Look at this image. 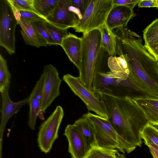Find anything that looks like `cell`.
<instances>
[{"label":"cell","mask_w":158,"mask_h":158,"mask_svg":"<svg viewBox=\"0 0 158 158\" xmlns=\"http://www.w3.org/2000/svg\"><path fill=\"white\" fill-rule=\"evenodd\" d=\"M18 24L8 0H0V46L10 55L15 53V31Z\"/></svg>","instance_id":"obj_6"},{"label":"cell","mask_w":158,"mask_h":158,"mask_svg":"<svg viewBox=\"0 0 158 158\" xmlns=\"http://www.w3.org/2000/svg\"><path fill=\"white\" fill-rule=\"evenodd\" d=\"M138 6L139 7H156L155 0H139Z\"/></svg>","instance_id":"obj_33"},{"label":"cell","mask_w":158,"mask_h":158,"mask_svg":"<svg viewBox=\"0 0 158 158\" xmlns=\"http://www.w3.org/2000/svg\"><path fill=\"white\" fill-rule=\"evenodd\" d=\"M43 80L44 75L42 73L29 96L27 124L33 130H35L37 119L39 114L43 112L42 111V90Z\"/></svg>","instance_id":"obj_14"},{"label":"cell","mask_w":158,"mask_h":158,"mask_svg":"<svg viewBox=\"0 0 158 158\" xmlns=\"http://www.w3.org/2000/svg\"><path fill=\"white\" fill-rule=\"evenodd\" d=\"M144 45L158 44V18L149 24L143 31Z\"/></svg>","instance_id":"obj_24"},{"label":"cell","mask_w":158,"mask_h":158,"mask_svg":"<svg viewBox=\"0 0 158 158\" xmlns=\"http://www.w3.org/2000/svg\"><path fill=\"white\" fill-rule=\"evenodd\" d=\"M44 23L56 45H60L63 39L69 35L68 29H63L57 27L45 19L44 20Z\"/></svg>","instance_id":"obj_26"},{"label":"cell","mask_w":158,"mask_h":158,"mask_svg":"<svg viewBox=\"0 0 158 158\" xmlns=\"http://www.w3.org/2000/svg\"><path fill=\"white\" fill-rule=\"evenodd\" d=\"M116 52L125 59L135 84L147 96L158 98V62L143 44L141 37L130 35L122 38Z\"/></svg>","instance_id":"obj_1"},{"label":"cell","mask_w":158,"mask_h":158,"mask_svg":"<svg viewBox=\"0 0 158 158\" xmlns=\"http://www.w3.org/2000/svg\"><path fill=\"white\" fill-rule=\"evenodd\" d=\"M44 80L42 90V111H46L54 100L60 95L62 80L56 68L49 64L44 66Z\"/></svg>","instance_id":"obj_10"},{"label":"cell","mask_w":158,"mask_h":158,"mask_svg":"<svg viewBox=\"0 0 158 158\" xmlns=\"http://www.w3.org/2000/svg\"><path fill=\"white\" fill-rule=\"evenodd\" d=\"M11 75L9 70L6 60L0 54V91H3L10 86Z\"/></svg>","instance_id":"obj_25"},{"label":"cell","mask_w":158,"mask_h":158,"mask_svg":"<svg viewBox=\"0 0 158 158\" xmlns=\"http://www.w3.org/2000/svg\"><path fill=\"white\" fill-rule=\"evenodd\" d=\"M81 18L80 11L72 6L71 0H59L55 9L45 20L57 27L68 29L75 27Z\"/></svg>","instance_id":"obj_9"},{"label":"cell","mask_w":158,"mask_h":158,"mask_svg":"<svg viewBox=\"0 0 158 158\" xmlns=\"http://www.w3.org/2000/svg\"><path fill=\"white\" fill-rule=\"evenodd\" d=\"M144 45L149 53L158 61V44Z\"/></svg>","instance_id":"obj_32"},{"label":"cell","mask_w":158,"mask_h":158,"mask_svg":"<svg viewBox=\"0 0 158 158\" xmlns=\"http://www.w3.org/2000/svg\"><path fill=\"white\" fill-rule=\"evenodd\" d=\"M132 99L142 111L148 122L158 126V98L144 96Z\"/></svg>","instance_id":"obj_16"},{"label":"cell","mask_w":158,"mask_h":158,"mask_svg":"<svg viewBox=\"0 0 158 158\" xmlns=\"http://www.w3.org/2000/svg\"><path fill=\"white\" fill-rule=\"evenodd\" d=\"M148 147L153 158H158V146L154 143H151Z\"/></svg>","instance_id":"obj_34"},{"label":"cell","mask_w":158,"mask_h":158,"mask_svg":"<svg viewBox=\"0 0 158 158\" xmlns=\"http://www.w3.org/2000/svg\"><path fill=\"white\" fill-rule=\"evenodd\" d=\"M119 153L117 149L96 146L89 150L83 158H117Z\"/></svg>","instance_id":"obj_21"},{"label":"cell","mask_w":158,"mask_h":158,"mask_svg":"<svg viewBox=\"0 0 158 158\" xmlns=\"http://www.w3.org/2000/svg\"><path fill=\"white\" fill-rule=\"evenodd\" d=\"M44 19L40 18L36 19L31 22L36 30L47 42L48 46L56 45L49 31L44 23Z\"/></svg>","instance_id":"obj_27"},{"label":"cell","mask_w":158,"mask_h":158,"mask_svg":"<svg viewBox=\"0 0 158 158\" xmlns=\"http://www.w3.org/2000/svg\"><path fill=\"white\" fill-rule=\"evenodd\" d=\"M108 64L110 71L112 72L124 73L129 75L127 63L122 55L118 57L115 56H109Z\"/></svg>","instance_id":"obj_22"},{"label":"cell","mask_w":158,"mask_h":158,"mask_svg":"<svg viewBox=\"0 0 158 158\" xmlns=\"http://www.w3.org/2000/svg\"><path fill=\"white\" fill-rule=\"evenodd\" d=\"M96 94L104 103L108 119L118 134L134 148L141 147V132L149 122L132 98L117 96L107 91Z\"/></svg>","instance_id":"obj_2"},{"label":"cell","mask_w":158,"mask_h":158,"mask_svg":"<svg viewBox=\"0 0 158 158\" xmlns=\"http://www.w3.org/2000/svg\"><path fill=\"white\" fill-rule=\"evenodd\" d=\"M60 46L70 60L79 69L81 51V38L70 33L62 40Z\"/></svg>","instance_id":"obj_15"},{"label":"cell","mask_w":158,"mask_h":158,"mask_svg":"<svg viewBox=\"0 0 158 158\" xmlns=\"http://www.w3.org/2000/svg\"><path fill=\"white\" fill-rule=\"evenodd\" d=\"M63 80L74 94L84 102L89 111H93L97 115L108 118L104 103L97 94L85 87L79 77H75L68 73L63 76Z\"/></svg>","instance_id":"obj_7"},{"label":"cell","mask_w":158,"mask_h":158,"mask_svg":"<svg viewBox=\"0 0 158 158\" xmlns=\"http://www.w3.org/2000/svg\"><path fill=\"white\" fill-rule=\"evenodd\" d=\"M8 0L13 8L20 10L31 11L40 15L34 7V0Z\"/></svg>","instance_id":"obj_28"},{"label":"cell","mask_w":158,"mask_h":158,"mask_svg":"<svg viewBox=\"0 0 158 158\" xmlns=\"http://www.w3.org/2000/svg\"><path fill=\"white\" fill-rule=\"evenodd\" d=\"M64 135L68 142V152L72 158H83L87 152L84 139L77 127L73 124L66 127Z\"/></svg>","instance_id":"obj_12"},{"label":"cell","mask_w":158,"mask_h":158,"mask_svg":"<svg viewBox=\"0 0 158 158\" xmlns=\"http://www.w3.org/2000/svg\"><path fill=\"white\" fill-rule=\"evenodd\" d=\"M99 29L102 35V46L110 56H115L116 35L106 23Z\"/></svg>","instance_id":"obj_19"},{"label":"cell","mask_w":158,"mask_h":158,"mask_svg":"<svg viewBox=\"0 0 158 158\" xmlns=\"http://www.w3.org/2000/svg\"><path fill=\"white\" fill-rule=\"evenodd\" d=\"M141 136L144 144L147 146L151 143L158 146V129L156 126L148 123L142 130Z\"/></svg>","instance_id":"obj_23"},{"label":"cell","mask_w":158,"mask_h":158,"mask_svg":"<svg viewBox=\"0 0 158 158\" xmlns=\"http://www.w3.org/2000/svg\"><path fill=\"white\" fill-rule=\"evenodd\" d=\"M59 0H34V7L44 19L48 16L57 6Z\"/></svg>","instance_id":"obj_20"},{"label":"cell","mask_w":158,"mask_h":158,"mask_svg":"<svg viewBox=\"0 0 158 158\" xmlns=\"http://www.w3.org/2000/svg\"><path fill=\"white\" fill-rule=\"evenodd\" d=\"M81 38L79 77L85 87L92 91L95 65L102 46V35L99 29L83 34Z\"/></svg>","instance_id":"obj_3"},{"label":"cell","mask_w":158,"mask_h":158,"mask_svg":"<svg viewBox=\"0 0 158 158\" xmlns=\"http://www.w3.org/2000/svg\"><path fill=\"white\" fill-rule=\"evenodd\" d=\"M139 0H112L113 5H121L133 10Z\"/></svg>","instance_id":"obj_30"},{"label":"cell","mask_w":158,"mask_h":158,"mask_svg":"<svg viewBox=\"0 0 158 158\" xmlns=\"http://www.w3.org/2000/svg\"><path fill=\"white\" fill-rule=\"evenodd\" d=\"M135 16L133 10L123 6L113 5L107 16L106 24L111 31L126 28L128 22Z\"/></svg>","instance_id":"obj_13"},{"label":"cell","mask_w":158,"mask_h":158,"mask_svg":"<svg viewBox=\"0 0 158 158\" xmlns=\"http://www.w3.org/2000/svg\"><path fill=\"white\" fill-rule=\"evenodd\" d=\"M117 158H126L124 153H119L118 154Z\"/></svg>","instance_id":"obj_35"},{"label":"cell","mask_w":158,"mask_h":158,"mask_svg":"<svg viewBox=\"0 0 158 158\" xmlns=\"http://www.w3.org/2000/svg\"><path fill=\"white\" fill-rule=\"evenodd\" d=\"M10 86L6 88L1 92L2 105L0 110L1 114L0 123V151H1L2 141L6 126L10 119L16 114L24 105L29 104V96L17 102L12 101L9 95Z\"/></svg>","instance_id":"obj_11"},{"label":"cell","mask_w":158,"mask_h":158,"mask_svg":"<svg viewBox=\"0 0 158 158\" xmlns=\"http://www.w3.org/2000/svg\"><path fill=\"white\" fill-rule=\"evenodd\" d=\"M113 6L112 0H89L86 9L74 29L84 34L99 29L106 23Z\"/></svg>","instance_id":"obj_5"},{"label":"cell","mask_w":158,"mask_h":158,"mask_svg":"<svg viewBox=\"0 0 158 158\" xmlns=\"http://www.w3.org/2000/svg\"><path fill=\"white\" fill-rule=\"evenodd\" d=\"M155 1L156 5V8H158V0H155Z\"/></svg>","instance_id":"obj_36"},{"label":"cell","mask_w":158,"mask_h":158,"mask_svg":"<svg viewBox=\"0 0 158 158\" xmlns=\"http://www.w3.org/2000/svg\"><path fill=\"white\" fill-rule=\"evenodd\" d=\"M72 6L77 9L81 15L86 9L89 0H71Z\"/></svg>","instance_id":"obj_31"},{"label":"cell","mask_w":158,"mask_h":158,"mask_svg":"<svg viewBox=\"0 0 158 158\" xmlns=\"http://www.w3.org/2000/svg\"><path fill=\"white\" fill-rule=\"evenodd\" d=\"M74 124L82 135L85 141L87 151L97 146L94 127L88 120L82 117L76 120Z\"/></svg>","instance_id":"obj_18"},{"label":"cell","mask_w":158,"mask_h":158,"mask_svg":"<svg viewBox=\"0 0 158 158\" xmlns=\"http://www.w3.org/2000/svg\"><path fill=\"white\" fill-rule=\"evenodd\" d=\"M82 117L94 126L97 146L117 149L124 154L130 153L135 149L118 134L108 118L89 112L83 114Z\"/></svg>","instance_id":"obj_4"},{"label":"cell","mask_w":158,"mask_h":158,"mask_svg":"<svg viewBox=\"0 0 158 158\" xmlns=\"http://www.w3.org/2000/svg\"><path fill=\"white\" fill-rule=\"evenodd\" d=\"M64 114L62 107L57 106L54 111L41 124L38 134L37 142L41 151L47 153L58 137V132Z\"/></svg>","instance_id":"obj_8"},{"label":"cell","mask_w":158,"mask_h":158,"mask_svg":"<svg viewBox=\"0 0 158 158\" xmlns=\"http://www.w3.org/2000/svg\"><path fill=\"white\" fill-rule=\"evenodd\" d=\"M12 8L17 20L20 19L31 22L38 18H43L41 16L35 13L19 10L13 7Z\"/></svg>","instance_id":"obj_29"},{"label":"cell","mask_w":158,"mask_h":158,"mask_svg":"<svg viewBox=\"0 0 158 158\" xmlns=\"http://www.w3.org/2000/svg\"><path fill=\"white\" fill-rule=\"evenodd\" d=\"M17 20L21 27L20 32L26 44L37 48L48 46L47 42L36 30L31 22L20 19Z\"/></svg>","instance_id":"obj_17"}]
</instances>
